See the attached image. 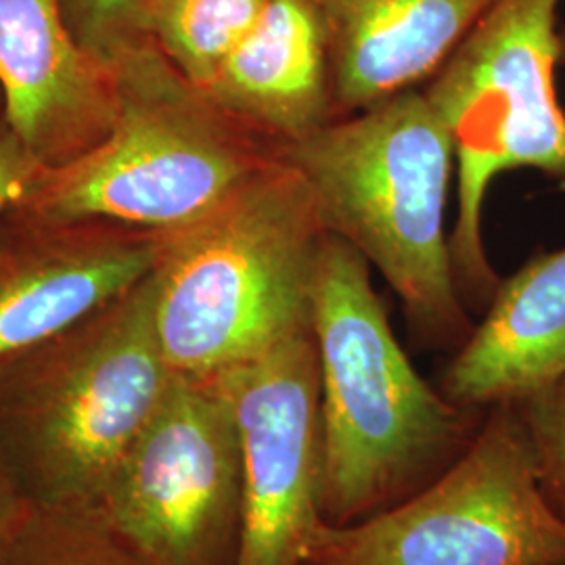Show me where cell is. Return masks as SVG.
<instances>
[{"label": "cell", "mask_w": 565, "mask_h": 565, "mask_svg": "<svg viewBox=\"0 0 565 565\" xmlns=\"http://www.w3.org/2000/svg\"><path fill=\"white\" fill-rule=\"evenodd\" d=\"M324 239L279 156L202 218L158 233L156 327L174 373L210 380L310 333Z\"/></svg>", "instance_id": "6da1fadb"}, {"label": "cell", "mask_w": 565, "mask_h": 565, "mask_svg": "<svg viewBox=\"0 0 565 565\" xmlns=\"http://www.w3.org/2000/svg\"><path fill=\"white\" fill-rule=\"evenodd\" d=\"M277 153L303 182L324 233L390 282L419 333L434 340L463 333L446 237L455 147L425 90L340 116Z\"/></svg>", "instance_id": "7a4b0ae2"}, {"label": "cell", "mask_w": 565, "mask_h": 565, "mask_svg": "<svg viewBox=\"0 0 565 565\" xmlns=\"http://www.w3.org/2000/svg\"><path fill=\"white\" fill-rule=\"evenodd\" d=\"M312 338L321 394V515L345 525L411 497L463 443L461 408L404 354L369 264L327 235Z\"/></svg>", "instance_id": "3957f363"}, {"label": "cell", "mask_w": 565, "mask_h": 565, "mask_svg": "<svg viewBox=\"0 0 565 565\" xmlns=\"http://www.w3.org/2000/svg\"><path fill=\"white\" fill-rule=\"evenodd\" d=\"M151 273L88 321L32 350L39 359L2 392L0 459L30 507L97 511L174 384L156 327Z\"/></svg>", "instance_id": "277c9868"}, {"label": "cell", "mask_w": 565, "mask_h": 565, "mask_svg": "<svg viewBox=\"0 0 565 565\" xmlns=\"http://www.w3.org/2000/svg\"><path fill=\"white\" fill-rule=\"evenodd\" d=\"M111 81L105 137L42 181L39 207L49 218H114L168 233L202 218L279 156L256 153L149 39L121 53Z\"/></svg>", "instance_id": "5b68a950"}, {"label": "cell", "mask_w": 565, "mask_h": 565, "mask_svg": "<svg viewBox=\"0 0 565 565\" xmlns=\"http://www.w3.org/2000/svg\"><path fill=\"white\" fill-rule=\"evenodd\" d=\"M559 4L492 0L425 88L455 147V275L478 298H492L499 287L482 233L494 179L536 170L565 186V109L555 82Z\"/></svg>", "instance_id": "8992f818"}, {"label": "cell", "mask_w": 565, "mask_h": 565, "mask_svg": "<svg viewBox=\"0 0 565 565\" xmlns=\"http://www.w3.org/2000/svg\"><path fill=\"white\" fill-rule=\"evenodd\" d=\"M303 565H565V518L515 406L499 404L424 490L352 524L321 520Z\"/></svg>", "instance_id": "52a82bcc"}, {"label": "cell", "mask_w": 565, "mask_h": 565, "mask_svg": "<svg viewBox=\"0 0 565 565\" xmlns=\"http://www.w3.org/2000/svg\"><path fill=\"white\" fill-rule=\"evenodd\" d=\"M242 505L231 401L216 377L177 375L95 513L145 565H237Z\"/></svg>", "instance_id": "ba28073f"}, {"label": "cell", "mask_w": 565, "mask_h": 565, "mask_svg": "<svg viewBox=\"0 0 565 565\" xmlns=\"http://www.w3.org/2000/svg\"><path fill=\"white\" fill-rule=\"evenodd\" d=\"M242 450L237 565H303L321 515V394L312 331L216 375Z\"/></svg>", "instance_id": "9c48e42d"}, {"label": "cell", "mask_w": 565, "mask_h": 565, "mask_svg": "<svg viewBox=\"0 0 565 565\" xmlns=\"http://www.w3.org/2000/svg\"><path fill=\"white\" fill-rule=\"evenodd\" d=\"M0 86L9 130L41 166L78 158L114 118L111 70L74 39L61 0H0Z\"/></svg>", "instance_id": "30bf717a"}, {"label": "cell", "mask_w": 565, "mask_h": 565, "mask_svg": "<svg viewBox=\"0 0 565 565\" xmlns=\"http://www.w3.org/2000/svg\"><path fill=\"white\" fill-rule=\"evenodd\" d=\"M202 93L228 120L277 141V151L335 120L319 2L270 0Z\"/></svg>", "instance_id": "8fae6325"}, {"label": "cell", "mask_w": 565, "mask_h": 565, "mask_svg": "<svg viewBox=\"0 0 565 565\" xmlns=\"http://www.w3.org/2000/svg\"><path fill=\"white\" fill-rule=\"evenodd\" d=\"M333 102L350 116L434 76L492 0H317Z\"/></svg>", "instance_id": "7c38bea8"}, {"label": "cell", "mask_w": 565, "mask_h": 565, "mask_svg": "<svg viewBox=\"0 0 565 565\" xmlns=\"http://www.w3.org/2000/svg\"><path fill=\"white\" fill-rule=\"evenodd\" d=\"M565 369V245L541 252L494 289L445 375L459 408L520 403Z\"/></svg>", "instance_id": "4fadbf2b"}, {"label": "cell", "mask_w": 565, "mask_h": 565, "mask_svg": "<svg viewBox=\"0 0 565 565\" xmlns=\"http://www.w3.org/2000/svg\"><path fill=\"white\" fill-rule=\"evenodd\" d=\"M158 242L51 252L0 275V363L88 321L153 270Z\"/></svg>", "instance_id": "5bb4252c"}, {"label": "cell", "mask_w": 565, "mask_h": 565, "mask_svg": "<svg viewBox=\"0 0 565 565\" xmlns=\"http://www.w3.org/2000/svg\"><path fill=\"white\" fill-rule=\"evenodd\" d=\"M270 0H149L142 30L186 81L203 90Z\"/></svg>", "instance_id": "9a60e30c"}, {"label": "cell", "mask_w": 565, "mask_h": 565, "mask_svg": "<svg viewBox=\"0 0 565 565\" xmlns=\"http://www.w3.org/2000/svg\"><path fill=\"white\" fill-rule=\"evenodd\" d=\"M2 565H145L95 511H30Z\"/></svg>", "instance_id": "2e32d148"}, {"label": "cell", "mask_w": 565, "mask_h": 565, "mask_svg": "<svg viewBox=\"0 0 565 565\" xmlns=\"http://www.w3.org/2000/svg\"><path fill=\"white\" fill-rule=\"evenodd\" d=\"M515 406L532 446L541 484L565 518V369Z\"/></svg>", "instance_id": "e0dca14e"}, {"label": "cell", "mask_w": 565, "mask_h": 565, "mask_svg": "<svg viewBox=\"0 0 565 565\" xmlns=\"http://www.w3.org/2000/svg\"><path fill=\"white\" fill-rule=\"evenodd\" d=\"M63 15L82 49L111 70L126 49L145 41L149 0H61Z\"/></svg>", "instance_id": "ac0fdd59"}, {"label": "cell", "mask_w": 565, "mask_h": 565, "mask_svg": "<svg viewBox=\"0 0 565 565\" xmlns=\"http://www.w3.org/2000/svg\"><path fill=\"white\" fill-rule=\"evenodd\" d=\"M39 168L11 130L0 132V214L28 193Z\"/></svg>", "instance_id": "d6986e66"}, {"label": "cell", "mask_w": 565, "mask_h": 565, "mask_svg": "<svg viewBox=\"0 0 565 565\" xmlns=\"http://www.w3.org/2000/svg\"><path fill=\"white\" fill-rule=\"evenodd\" d=\"M32 507L23 499L15 480L0 459V565L7 562Z\"/></svg>", "instance_id": "ffe728a7"}, {"label": "cell", "mask_w": 565, "mask_h": 565, "mask_svg": "<svg viewBox=\"0 0 565 565\" xmlns=\"http://www.w3.org/2000/svg\"><path fill=\"white\" fill-rule=\"evenodd\" d=\"M562 63H565V32H562Z\"/></svg>", "instance_id": "44dd1931"}]
</instances>
